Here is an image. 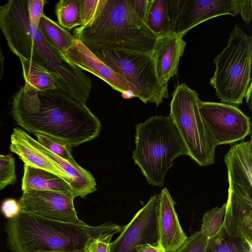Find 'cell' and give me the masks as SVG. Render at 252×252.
<instances>
[{
    "mask_svg": "<svg viewBox=\"0 0 252 252\" xmlns=\"http://www.w3.org/2000/svg\"><path fill=\"white\" fill-rule=\"evenodd\" d=\"M0 210L8 220L17 216L21 212L18 201L12 198L5 199L1 204Z\"/></svg>",
    "mask_w": 252,
    "mask_h": 252,
    "instance_id": "obj_32",
    "label": "cell"
},
{
    "mask_svg": "<svg viewBox=\"0 0 252 252\" xmlns=\"http://www.w3.org/2000/svg\"><path fill=\"white\" fill-rule=\"evenodd\" d=\"M21 61L23 75L25 83L40 91H46L56 88L59 77L47 68L22 58Z\"/></svg>",
    "mask_w": 252,
    "mask_h": 252,
    "instance_id": "obj_21",
    "label": "cell"
},
{
    "mask_svg": "<svg viewBox=\"0 0 252 252\" xmlns=\"http://www.w3.org/2000/svg\"><path fill=\"white\" fill-rule=\"evenodd\" d=\"M73 36L91 51L124 50L152 55L158 37L138 16L130 0H99L89 23Z\"/></svg>",
    "mask_w": 252,
    "mask_h": 252,
    "instance_id": "obj_2",
    "label": "cell"
},
{
    "mask_svg": "<svg viewBox=\"0 0 252 252\" xmlns=\"http://www.w3.org/2000/svg\"><path fill=\"white\" fill-rule=\"evenodd\" d=\"M4 58L0 48V79L4 74Z\"/></svg>",
    "mask_w": 252,
    "mask_h": 252,
    "instance_id": "obj_37",
    "label": "cell"
},
{
    "mask_svg": "<svg viewBox=\"0 0 252 252\" xmlns=\"http://www.w3.org/2000/svg\"><path fill=\"white\" fill-rule=\"evenodd\" d=\"M21 189L23 192L29 190H45L72 194L70 185L61 177L26 164H24Z\"/></svg>",
    "mask_w": 252,
    "mask_h": 252,
    "instance_id": "obj_19",
    "label": "cell"
},
{
    "mask_svg": "<svg viewBox=\"0 0 252 252\" xmlns=\"http://www.w3.org/2000/svg\"><path fill=\"white\" fill-rule=\"evenodd\" d=\"M226 204L220 207H215L206 212L202 220L199 230L205 237L209 239L216 235L222 227Z\"/></svg>",
    "mask_w": 252,
    "mask_h": 252,
    "instance_id": "obj_25",
    "label": "cell"
},
{
    "mask_svg": "<svg viewBox=\"0 0 252 252\" xmlns=\"http://www.w3.org/2000/svg\"><path fill=\"white\" fill-rule=\"evenodd\" d=\"M38 28L49 43L63 56L75 39L69 32L45 14L40 19Z\"/></svg>",
    "mask_w": 252,
    "mask_h": 252,
    "instance_id": "obj_20",
    "label": "cell"
},
{
    "mask_svg": "<svg viewBox=\"0 0 252 252\" xmlns=\"http://www.w3.org/2000/svg\"><path fill=\"white\" fill-rule=\"evenodd\" d=\"M222 227L230 236L252 245V191L228 189Z\"/></svg>",
    "mask_w": 252,
    "mask_h": 252,
    "instance_id": "obj_14",
    "label": "cell"
},
{
    "mask_svg": "<svg viewBox=\"0 0 252 252\" xmlns=\"http://www.w3.org/2000/svg\"><path fill=\"white\" fill-rule=\"evenodd\" d=\"M144 23L158 37L171 32L168 0H150Z\"/></svg>",
    "mask_w": 252,
    "mask_h": 252,
    "instance_id": "obj_22",
    "label": "cell"
},
{
    "mask_svg": "<svg viewBox=\"0 0 252 252\" xmlns=\"http://www.w3.org/2000/svg\"><path fill=\"white\" fill-rule=\"evenodd\" d=\"M137 252H166L158 241L153 243L140 245L136 247Z\"/></svg>",
    "mask_w": 252,
    "mask_h": 252,
    "instance_id": "obj_35",
    "label": "cell"
},
{
    "mask_svg": "<svg viewBox=\"0 0 252 252\" xmlns=\"http://www.w3.org/2000/svg\"><path fill=\"white\" fill-rule=\"evenodd\" d=\"M15 159L11 154H0V190L17 181Z\"/></svg>",
    "mask_w": 252,
    "mask_h": 252,
    "instance_id": "obj_27",
    "label": "cell"
},
{
    "mask_svg": "<svg viewBox=\"0 0 252 252\" xmlns=\"http://www.w3.org/2000/svg\"><path fill=\"white\" fill-rule=\"evenodd\" d=\"M208 240L200 231H195L174 252H204Z\"/></svg>",
    "mask_w": 252,
    "mask_h": 252,
    "instance_id": "obj_29",
    "label": "cell"
},
{
    "mask_svg": "<svg viewBox=\"0 0 252 252\" xmlns=\"http://www.w3.org/2000/svg\"><path fill=\"white\" fill-rule=\"evenodd\" d=\"M132 6L138 16L144 22L150 0H130Z\"/></svg>",
    "mask_w": 252,
    "mask_h": 252,
    "instance_id": "obj_34",
    "label": "cell"
},
{
    "mask_svg": "<svg viewBox=\"0 0 252 252\" xmlns=\"http://www.w3.org/2000/svg\"><path fill=\"white\" fill-rule=\"evenodd\" d=\"M11 103V112L17 125L33 134L55 137L72 147L94 140L101 129L100 121L86 105L57 86L40 91L25 83Z\"/></svg>",
    "mask_w": 252,
    "mask_h": 252,
    "instance_id": "obj_1",
    "label": "cell"
},
{
    "mask_svg": "<svg viewBox=\"0 0 252 252\" xmlns=\"http://www.w3.org/2000/svg\"><path fill=\"white\" fill-rule=\"evenodd\" d=\"M175 204L167 189L163 188L159 194L157 225L158 241L166 252H174L188 238L179 222Z\"/></svg>",
    "mask_w": 252,
    "mask_h": 252,
    "instance_id": "obj_15",
    "label": "cell"
},
{
    "mask_svg": "<svg viewBox=\"0 0 252 252\" xmlns=\"http://www.w3.org/2000/svg\"><path fill=\"white\" fill-rule=\"evenodd\" d=\"M159 198V194L152 196L124 226L119 236L111 242L110 252H137V246L158 241L157 218Z\"/></svg>",
    "mask_w": 252,
    "mask_h": 252,
    "instance_id": "obj_11",
    "label": "cell"
},
{
    "mask_svg": "<svg viewBox=\"0 0 252 252\" xmlns=\"http://www.w3.org/2000/svg\"><path fill=\"white\" fill-rule=\"evenodd\" d=\"M247 104L249 106L250 109H252V82L244 96Z\"/></svg>",
    "mask_w": 252,
    "mask_h": 252,
    "instance_id": "obj_36",
    "label": "cell"
},
{
    "mask_svg": "<svg viewBox=\"0 0 252 252\" xmlns=\"http://www.w3.org/2000/svg\"><path fill=\"white\" fill-rule=\"evenodd\" d=\"M101 61L122 76L136 91L145 104L158 106L168 98L167 86L158 77L151 55L124 50L99 49L92 51Z\"/></svg>",
    "mask_w": 252,
    "mask_h": 252,
    "instance_id": "obj_7",
    "label": "cell"
},
{
    "mask_svg": "<svg viewBox=\"0 0 252 252\" xmlns=\"http://www.w3.org/2000/svg\"><path fill=\"white\" fill-rule=\"evenodd\" d=\"M72 193L29 190L23 192L18 200L21 211L52 220L69 223L81 220L75 209Z\"/></svg>",
    "mask_w": 252,
    "mask_h": 252,
    "instance_id": "obj_10",
    "label": "cell"
},
{
    "mask_svg": "<svg viewBox=\"0 0 252 252\" xmlns=\"http://www.w3.org/2000/svg\"><path fill=\"white\" fill-rule=\"evenodd\" d=\"M187 42L174 32L158 37L152 54L156 73L162 85L168 86L172 77L178 74L180 58Z\"/></svg>",
    "mask_w": 252,
    "mask_h": 252,
    "instance_id": "obj_16",
    "label": "cell"
},
{
    "mask_svg": "<svg viewBox=\"0 0 252 252\" xmlns=\"http://www.w3.org/2000/svg\"><path fill=\"white\" fill-rule=\"evenodd\" d=\"M198 108L209 137L216 147L242 140L251 133L250 118L235 105L201 100Z\"/></svg>",
    "mask_w": 252,
    "mask_h": 252,
    "instance_id": "obj_9",
    "label": "cell"
},
{
    "mask_svg": "<svg viewBox=\"0 0 252 252\" xmlns=\"http://www.w3.org/2000/svg\"><path fill=\"white\" fill-rule=\"evenodd\" d=\"M252 37L235 25L227 46L213 60L216 65L210 84L222 103L242 104L252 82Z\"/></svg>",
    "mask_w": 252,
    "mask_h": 252,
    "instance_id": "obj_5",
    "label": "cell"
},
{
    "mask_svg": "<svg viewBox=\"0 0 252 252\" xmlns=\"http://www.w3.org/2000/svg\"><path fill=\"white\" fill-rule=\"evenodd\" d=\"M32 138L22 129L13 128L10 136V151L17 154L24 164L61 177L70 185L72 189L73 182L71 178L34 146Z\"/></svg>",
    "mask_w": 252,
    "mask_h": 252,
    "instance_id": "obj_17",
    "label": "cell"
},
{
    "mask_svg": "<svg viewBox=\"0 0 252 252\" xmlns=\"http://www.w3.org/2000/svg\"><path fill=\"white\" fill-rule=\"evenodd\" d=\"M32 141L37 149L71 178L73 182L72 191L74 198L80 196L85 198L88 194L97 190L94 178L89 171L76 162H69L54 154L32 137Z\"/></svg>",
    "mask_w": 252,
    "mask_h": 252,
    "instance_id": "obj_18",
    "label": "cell"
},
{
    "mask_svg": "<svg viewBox=\"0 0 252 252\" xmlns=\"http://www.w3.org/2000/svg\"><path fill=\"white\" fill-rule=\"evenodd\" d=\"M172 96L169 116L187 147L188 156L201 166L214 164L216 147L201 118L198 93L182 83L176 86Z\"/></svg>",
    "mask_w": 252,
    "mask_h": 252,
    "instance_id": "obj_6",
    "label": "cell"
},
{
    "mask_svg": "<svg viewBox=\"0 0 252 252\" xmlns=\"http://www.w3.org/2000/svg\"><path fill=\"white\" fill-rule=\"evenodd\" d=\"M0 29L12 53L45 67L52 46L31 25L27 0H9L0 5Z\"/></svg>",
    "mask_w": 252,
    "mask_h": 252,
    "instance_id": "obj_8",
    "label": "cell"
},
{
    "mask_svg": "<svg viewBox=\"0 0 252 252\" xmlns=\"http://www.w3.org/2000/svg\"><path fill=\"white\" fill-rule=\"evenodd\" d=\"M37 138V141L49 151L69 162H76L71 155L72 148L63 141L55 137L42 133L33 134Z\"/></svg>",
    "mask_w": 252,
    "mask_h": 252,
    "instance_id": "obj_26",
    "label": "cell"
},
{
    "mask_svg": "<svg viewBox=\"0 0 252 252\" xmlns=\"http://www.w3.org/2000/svg\"><path fill=\"white\" fill-rule=\"evenodd\" d=\"M113 232L101 233L88 240L84 248V252H110Z\"/></svg>",
    "mask_w": 252,
    "mask_h": 252,
    "instance_id": "obj_28",
    "label": "cell"
},
{
    "mask_svg": "<svg viewBox=\"0 0 252 252\" xmlns=\"http://www.w3.org/2000/svg\"><path fill=\"white\" fill-rule=\"evenodd\" d=\"M99 0H79V12L82 26L87 25L92 19Z\"/></svg>",
    "mask_w": 252,
    "mask_h": 252,
    "instance_id": "obj_31",
    "label": "cell"
},
{
    "mask_svg": "<svg viewBox=\"0 0 252 252\" xmlns=\"http://www.w3.org/2000/svg\"><path fill=\"white\" fill-rule=\"evenodd\" d=\"M135 130L134 162L149 184L162 187L174 160L188 155L187 147L169 116H153Z\"/></svg>",
    "mask_w": 252,
    "mask_h": 252,
    "instance_id": "obj_4",
    "label": "cell"
},
{
    "mask_svg": "<svg viewBox=\"0 0 252 252\" xmlns=\"http://www.w3.org/2000/svg\"><path fill=\"white\" fill-rule=\"evenodd\" d=\"M204 252H252V245L229 236L222 227L216 235L208 239Z\"/></svg>",
    "mask_w": 252,
    "mask_h": 252,
    "instance_id": "obj_23",
    "label": "cell"
},
{
    "mask_svg": "<svg viewBox=\"0 0 252 252\" xmlns=\"http://www.w3.org/2000/svg\"><path fill=\"white\" fill-rule=\"evenodd\" d=\"M63 56L82 70L99 77L123 94L132 92L134 97H138L136 91L122 76L101 61L79 40L75 39Z\"/></svg>",
    "mask_w": 252,
    "mask_h": 252,
    "instance_id": "obj_13",
    "label": "cell"
},
{
    "mask_svg": "<svg viewBox=\"0 0 252 252\" xmlns=\"http://www.w3.org/2000/svg\"><path fill=\"white\" fill-rule=\"evenodd\" d=\"M58 24L68 31L82 24L79 12V0H61L55 5Z\"/></svg>",
    "mask_w": 252,
    "mask_h": 252,
    "instance_id": "obj_24",
    "label": "cell"
},
{
    "mask_svg": "<svg viewBox=\"0 0 252 252\" xmlns=\"http://www.w3.org/2000/svg\"><path fill=\"white\" fill-rule=\"evenodd\" d=\"M84 252L83 250H78L75 251H55V252Z\"/></svg>",
    "mask_w": 252,
    "mask_h": 252,
    "instance_id": "obj_38",
    "label": "cell"
},
{
    "mask_svg": "<svg viewBox=\"0 0 252 252\" xmlns=\"http://www.w3.org/2000/svg\"><path fill=\"white\" fill-rule=\"evenodd\" d=\"M238 14L236 0H182L174 32L183 37L191 29L210 19Z\"/></svg>",
    "mask_w": 252,
    "mask_h": 252,
    "instance_id": "obj_12",
    "label": "cell"
},
{
    "mask_svg": "<svg viewBox=\"0 0 252 252\" xmlns=\"http://www.w3.org/2000/svg\"><path fill=\"white\" fill-rule=\"evenodd\" d=\"M124 227L106 222L91 226L69 223L21 212L7 220L4 230L11 252H50L82 250L89 239L101 233L121 232Z\"/></svg>",
    "mask_w": 252,
    "mask_h": 252,
    "instance_id": "obj_3",
    "label": "cell"
},
{
    "mask_svg": "<svg viewBox=\"0 0 252 252\" xmlns=\"http://www.w3.org/2000/svg\"><path fill=\"white\" fill-rule=\"evenodd\" d=\"M27 10L32 26L37 28L42 16L46 1L44 0H27Z\"/></svg>",
    "mask_w": 252,
    "mask_h": 252,
    "instance_id": "obj_30",
    "label": "cell"
},
{
    "mask_svg": "<svg viewBox=\"0 0 252 252\" xmlns=\"http://www.w3.org/2000/svg\"><path fill=\"white\" fill-rule=\"evenodd\" d=\"M239 14L243 20L249 24L252 18V0H236Z\"/></svg>",
    "mask_w": 252,
    "mask_h": 252,
    "instance_id": "obj_33",
    "label": "cell"
}]
</instances>
